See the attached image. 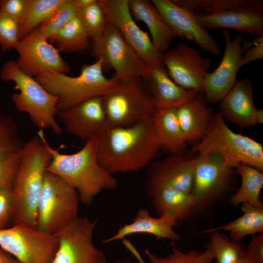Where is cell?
I'll use <instances>...</instances> for the list:
<instances>
[{
  "instance_id": "4316f807",
  "label": "cell",
  "mask_w": 263,
  "mask_h": 263,
  "mask_svg": "<svg viewBox=\"0 0 263 263\" xmlns=\"http://www.w3.org/2000/svg\"><path fill=\"white\" fill-rule=\"evenodd\" d=\"M152 119L161 149L170 154L181 153L188 142L177 118L176 108L157 109Z\"/></svg>"
},
{
  "instance_id": "4fadbf2b",
  "label": "cell",
  "mask_w": 263,
  "mask_h": 263,
  "mask_svg": "<svg viewBox=\"0 0 263 263\" xmlns=\"http://www.w3.org/2000/svg\"><path fill=\"white\" fill-rule=\"evenodd\" d=\"M161 62L178 86L204 94V82L211 61L203 57L198 50L186 43H179L163 53Z\"/></svg>"
},
{
  "instance_id": "30bf717a",
  "label": "cell",
  "mask_w": 263,
  "mask_h": 263,
  "mask_svg": "<svg viewBox=\"0 0 263 263\" xmlns=\"http://www.w3.org/2000/svg\"><path fill=\"white\" fill-rule=\"evenodd\" d=\"M92 42V55L102 60L103 70H113L118 81L142 77L147 64L108 21L100 36Z\"/></svg>"
},
{
  "instance_id": "cb8c5ba5",
  "label": "cell",
  "mask_w": 263,
  "mask_h": 263,
  "mask_svg": "<svg viewBox=\"0 0 263 263\" xmlns=\"http://www.w3.org/2000/svg\"><path fill=\"white\" fill-rule=\"evenodd\" d=\"M146 190L158 216L169 214L178 222L186 220L196 212V202L191 192L169 187Z\"/></svg>"
},
{
  "instance_id": "b9f144b4",
  "label": "cell",
  "mask_w": 263,
  "mask_h": 263,
  "mask_svg": "<svg viewBox=\"0 0 263 263\" xmlns=\"http://www.w3.org/2000/svg\"><path fill=\"white\" fill-rule=\"evenodd\" d=\"M242 255L250 263H263V233L253 236Z\"/></svg>"
},
{
  "instance_id": "f546056e",
  "label": "cell",
  "mask_w": 263,
  "mask_h": 263,
  "mask_svg": "<svg viewBox=\"0 0 263 263\" xmlns=\"http://www.w3.org/2000/svg\"><path fill=\"white\" fill-rule=\"evenodd\" d=\"M48 40L56 45L60 52H80L86 50L91 40L83 28L77 16L57 33Z\"/></svg>"
},
{
  "instance_id": "3957f363",
  "label": "cell",
  "mask_w": 263,
  "mask_h": 263,
  "mask_svg": "<svg viewBox=\"0 0 263 263\" xmlns=\"http://www.w3.org/2000/svg\"><path fill=\"white\" fill-rule=\"evenodd\" d=\"M52 160L46 171L60 177L77 191L79 201L90 206L101 191L113 190L118 185L116 179L98 162L96 143L89 140L78 151L63 154L48 144Z\"/></svg>"
},
{
  "instance_id": "f1b7e54d",
  "label": "cell",
  "mask_w": 263,
  "mask_h": 263,
  "mask_svg": "<svg viewBox=\"0 0 263 263\" xmlns=\"http://www.w3.org/2000/svg\"><path fill=\"white\" fill-rule=\"evenodd\" d=\"M236 169L241 176V184L231 197L229 204L237 206L246 203L263 208L260 196L263 186V171L244 163H240Z\"/></svg>"
},
{
  "instance_id": "5bb4252c",
  "label": "cell",
  "mask_w": 263,
  "mask_h": 263,
  "mask_svg": "<svg viewBox=\"0 0 263 263\" xmlns=\"http://www.w3.org/2000/svg\"><path fill=\"white\" fill-rule=\"evenodd\" d=\"M233 168L215 154L197 156L191 194L196 212L206 208L226 189Z\"/></svg>"
},
{
  "instance_id": "1f68e13d",
  "label": "cell",
  "mask_w": 263,
  "mask_h": 263,
  "mask_svg": "<svg viewBox=\"0 0 263 263\" xmlns=\"http://www.w3.org/2000/svg\"><path fill=\"white\" fill-rule=\"evenodd\" d=\"M79 11L75 0H65L47 19L31 33L49 39L78 16Z\"/></svg>"
},
{
  "instance_id": "277c9868",
  "label": "cell",
  "mask_w": 263,
  "mask_h": 263,
  "mask_svg": "<svg viewBox=\"0 0 263 263\" xmlns=\"http://www.w3.org/2000/svg\"><path fill=\"white\" fill-rule=\"evenodd\" d=\"M207 30L231 29L263 36V2L260 0H182Z\"/></svg>"
},
{
  "instance_id": "8fae6325",
  "label": "cell",
  "mask_w": 263,
  "mask_h": 263,
  "mask_svg": "<svg viewBox=\"0 0 263 263\" xmlns=\"http://www.w3.org/2000/svg\"><path fill=\"white\" fill-rule=\"evenodd\" d=\"M0 246L21 263H52L58 241L55 234L19 223L0 229Z\"/></svg>"
},
{
  "instance_id": "d590c367",
  "label": "cell",
  "mask_w": 263,
  "mask_h": 263,
  "mask_svg": "<svg viewBox=\"0 0 263 263\" xmlns=\"http://www.w3.org/2000/svg\"><path fill=\"white\" fill-rule=\"evenodd\" d=\"M150 263H212L213 254L206 249L203 251L195 250L183 252L173 245L172 252L168 256H159L148 249L145 250Z\"/></svg>"
},
{
  "instance_id": "5b68a950",
  "label": "cell",
  "mask_w": 263,
  "mask_h": 263,
  "mask_svg": "<svg viewBox=\"0 0 263 263\" xmlns=\"http://www.w3.org/2000/svg\"><path fill=\"white\" fill-rule=\"evenodd\" d=\"M0 77L4 81H12L18 93L11 96L17 110L26 113L40 130L49 129L57 135L63 130L56 120L58 98L47 92L36 79L22 72L16 61L8 60L2 66Z\"/></svg>"
},
{
  "instance_id": "bcb514c9",
  "label": "cell",
  "mask_w": 263,
  "mask_h": 263,
  "mask_svg": "<svg viewBox=\"0 0 263 263\" xmlns=\"http://www.w3.org/2000/svg\"><path fill=\"white\" fill-rule=\"evenodd\" d=\"M263 123V110L262 109H258L256 116V124Z\"/></svg>"
},
{
  "instance_id": "ee69618b",
  "label": "cell",
  "mask_w": 263,
  "mask_h": 263,
  "mask_svg": "<svg viewBox=\"0 0 263 263\" xmlns=\"http://www.w3.org/2000/svg\"><path fill=\"white\" fill-rule=\"evenodd\" d=\"M96 0H75L79 9L85 8L94 3Z\"/></svg>"
},
{
  "instance_id": "d6a6232c",
  "label": "cell",
  "mask_w": 263,
  "mask_h": 263,
  "mask_svg": "<svg viewBox=\"0 0 263 263\" xmlns=\"http://www.w3.org/2000/svg\"><path fill=\"white\" fill-rule=\"evenodd\" d=\"M207 249L214 256L215 263H237L244 247L221 234L218 231L212 232Z\"/></svg>"
},
{
  "instance_id": "8992f818",
  "label": "cell",
  "mask_w": 263,
  "mask_h": 263,
  "mask_svg": "<svg viewBox=\"0 0 263 263\" xmlns=\"http://www.w3.org/2000/svg\"><path fill=\"white\" fill-rule=\"evenodd\" d=\"M190 154H215L233 168L244 163L263 171V146L260 142L234 132L225 124L220 113H213L202 138L192 148Z\"/></svg>"
},
{
  "instance_id": "44dd1931",
  "label": "cell",
  "mask_w": 263,
  "mask_h": 263,
  "mask_svg": "<svg viewBox=\"0 0 263 263\" xmlns=\"http://www.w3.org/2000/svg\"><path fill=\"white\" fill-rule=\"evenodd\" d=\"M142 78L153 97L157 109L177 108L199 94L176 84L161 62L147 64Z\"/></svg>"
},
{
  "instance_id": "9a60e30c",
  "label": "cell",
  "mask_w": 263,
  "mask_h": 263,
  "mask_svg": "<svg viewBox=\"0 0 263 263\" xmlns=\"http://www.w3.org/2000/svg\"><path fill=\"white\" fill-rule=\"evenodd\" d=\"M108 21L120 34L146 64L161 62L162 54L154 47L148 33L136 23L129 0H100Z\"/></svg>"
},
{
  "instance_id": "60d3db41",
  "label": "cell",
  "mask_w": 263,
  "mask_h": 263,
  "mask_svg": "<svg viewBox=\"0 0 263 263\" xmlns=\"http://www.w3.org/2000/svg\"><path fill=\"white\" fill-rule=\"evenodd\" d=\"M242 66L255 60L263 59V36H259L253 41L242 46Z\"/></svg>"
},
{
  "instance_id": "7402d4cb",
  "label": "cell",
  "mask_w": 263,
  "mask_h": 263,
  "mask_svg": "<svg viewBox=\"0 0 263 263\" xmlns=\"http://www.w3.org/2000/svg\"><path fill=\"white\" fill-rule=\"evenodd\" d=\"M253 97V86L251 81L247 78L237 80L220 102L219 112L224 119L242 127H251L256 124L258 110Z\"/></svg>"
},
{
  "instance_id": "7bdbcfd3",
  "label": "cell",
  "mask_w": 263,
  "mask_h": 263,
  "mask_svg": "<svg viewBox=\"0 0 263 263\" xmlns=\"http://www.w3.org/2000/svg\"><path fill=\"white\" fill-rule=\"evenodd\" d=\"M0 263H21L0 246Z\"/></svg>"
},
{
  "instance_id": "e575fe53",
  "label": "cell",
  "mask_w": 263,
  "mask_h": 263,
  "mask_svg": "<svg viewBox=\"0 0 263 263\" xmlns=\"http://www.w3.org/2000/svg\"><path fill=\"white\" fill-rule=\"evenodd\" d=\"M77 17L91 42L100 36L108 23L100 0H96L88 6L79 9Z\"/></svg>"
},
{
  "instance_id": "d4e9b609",
  "label": "cell",
  "mask_w": 263,
  "mask_h": 263,
  "mask_svg": "<svg viewBox=\"0 0 263 263\" xmlns=\"http://www.w3.org/2000/svg\"><path fill=\"white\" fill-rule=\"evenodd\" d=\"M207 103L204 94L199 93L176 108L177 118L188 142H198L205 134L213 114Z\"/></svg>"
},
{
  "instance_id": "52a82bcc",
  "label": "cell",
  "mask_w": 263,
  "mask_h": 263,
  "mask_svg": "<svg viewBox=\"0 0 263 263\" xmlns=\"http://www.w3.org/2000/svg\"><path fill=\"white\" fill-rule=\"evenodd\" d=\"M103 71L102 60L99 58L93 63L83 64L77 76L49 71L35 78L47 92L58 98V111L101 96L118 81L114 75L106 77Z\"/></svg>"
},
{
  "instance_id": "ba28073f",
  "label": "cell",
  "mask_w": 263,
  "mask_h": 263,
  "mask_svg": "<svg viewBox=\"0 0 263 263\" xmlns=\"http://www.w3.org/2000/svg\"><path fill=\"white\" fill-rule=\"evenodd\" d=\"M100 96L109 127L133 125L157 109L142 77L118 81Z\"/></svg>"
},
{
  "instance_id": "6da1fadb",
  "label": "cell",
  "mask_w": 263,
  "mask_h": 263,
  "mask_svg": "<svg viewBox=\"0 0 263 263\" xmlns=\"http://www.w3.org/2000/svg\"><path fill=\"white\" fill-rule=\"evenodd\" d=\"M96 143L98 162L112 174L145 168L161 149L152 116L129 126L108 127Z\"/></svg>"
},
{
  "instance_id": "ac0fdd59",
  "label": "cell",
  "mask_w": 263,
  "mask_h": 263,
  "mask_svg": "<svg viewBox=\"0 0 263 263\" xmlns=\"http://www.w3.org/2000/svg\"><path fill=\"white\" fill-rule=\"evenodd\" d=\"M225 47L222 60L213 71L208 73L204 82V94L207 103L220 102L233 87L242 67L243 37L237 34L231 38L229 31L222 30Z\"/></svg>"
},
{
  "instance_id": "d6986e66",
  "label": "cell",
  "mask_w": 263,
  "mask_h": 263,
  "mask_svg": "<svg viewBox=\"0 0 263 263\" xmlns=\"http://www.w3.org/2000/svg\"><path fill=\"white\" fill-rule=\"evenodd\" d=\"M174 36L193 41L206 52L219 55L214 38L197 20L194 14L172 0H151Z\"/></svg>"
},
{
  "instance_id": "74e56055",
  "label": "cell",
  "mask_w": 263,
  "mask_h": 263,
  "mask_svg": "<svg viewBox=\"0 0 263 263\" xmlns=\"http://www.w3.org/2000/svg\"><path fill=\"white\" fill-rule=\"evenodd\" d=\"M21 151L0 157V188L13 183L20 163Z\"/></svg>"
},
{
  "instance_id": "8d00e7d4",
  "label": "cell",
  "mask_w": 263,
  "mask_h": 263,
  "mask_svg": "<svg viewBox=\"0 0 263 263\" xmlns=\"http://www.w3.org/2000/svg\"><path fill=\"white\" fill-rule=\"evenodd\" d=\"M19 25L0 10V46L3 51L15 49L19 39Z\"/></svg>"
},
{
  "instance_id": "9c48e42d",
  "label": "cell",
  "mask_w": 263,
  "mask_h": 263,
  "mask_svg": "<svg viewBox=\"0 0 263 263\" xmlns=\"http://www.w3.org/2000/svg\"><path fill=\"white\" fill-rule=\"evenodd\" d=\"M79 202L74 188L46 171L38 205L36 228L56 234L78 217Z\"/></svg>"
},
{
  "instance_id": "2e32d148",
  "label": "cell",
  "mask_w": 263,
  "mask_h": 263,
  "mask_svg": "<svg viewBox=\"0 0 263 263\" xmlns=\"http://www.w3.org/2000/svg\"><path fill=\"white\" fill-rule=\"evenodd\" d=\"M15 49L18 54L17 65L30 76L35 78L49 71L63 74L70 72V65L60 51L40 36L30 33L19 40Z\"/></svg>"
},
{
  "instance_id": "836d02e7",
  "label": "cell",
  "mask_w": 263,
  "mask_h": 263,
  "mask_svg": "<svg viewBox=\"0 0 263 263\" xmlns=\"http://www.w3.org/2000/svg\"><path fill=\"white\" fill-rule=\"evenodd\" d=\"M25 143L16 121L0 112V157L21 151Z\"/></svg>"
},
{
  "instance_id": "ffe728a7",
  "label": "cell",
  "mask_w": 263,
  "mask_h": 263,
  "mask_svg": "<svg viewBox=\"0 0 263 263\" xmlns=\"http://www.w3.org/2000/svg\"><path fill=\"white\" fill-rule=\"evenodd\" d=\"M196 162L197 157L170 154L151 166L146 189L169 187L191 192Z\"/></svg>"
},
{
  "instance_id": "f35d334b",
  "label": "cell",
  "mask_w": 263,
  "mask_h": 263,
  "mask_svg": "<svg viewBox=\"0 0 263 263\" xmlns=\"http://www.w3.org/2000/svg\"><path fill=\"white\" fill-rule=\"evenodd\" d=\"M13 183L0 188V229L7 227L8 224L11 221Z\"/></svg>"
},
{
  "instance_id": "83f0119b",
  "label": "cell",
  "mask_w": 263,
  "mask_h": 263,
  "mask_svg": "<svg viewBox=\"0 0 263 263\" xmlns=\"http://www.w3.org/2000/svg\"><path fill=\"white\" fill-rule=\"evenodd\" d=\"M243 215L235 220L221 226L202 232L210 233L224 230L230 232V240L240 243L245 236L263 233V207H258L249 204H242Z\"/></svg>"
},
{
  "instance_id": "603a6c76",
  "label": "cell",
  "mask_w": 263,
  "mask_h": 263,
  "mask_svg": "<svg viewBox=\"0 0 263 263\" xmlns=\"http://www.w3.org/2000/svg\"><path fill=\"white\" fill-rule=\"evenodd\" d=\"M177 223L175 218L170 214L153 217L150 215L147 209L141 208L131 223L121 226L114 235L104 240L103 243L109 244L123 240L127 236L137 234L151 235L157 240L163 239L172 242L177 241L180 236L174 230Z\"/></svg>"
},
{
  "instance_id": "7a4b0ae2",
  "label": "cell",
  "mask_w": 263,
  "mask_h": 263,
  "mask_svg": "<svg viewBox=\"0 0 263 263\" xmlns=\"http://www.w3.org/2000/svg\"><path fill=\"white\" fill-rule=\"evenodd\" d=\"M43 130L25 142L13 183V224L36 227L37 208L46 169L52 160Z\"/></svg>"
},
{
  "instance_id": "f6af8a7d",
  "label": "cell",
  "mask_w": 263,
  "mask_h": 263,
  "mask_svg": "<svg viewBox=\"0 0 263 263\" xmlns=\"http://www.w3.org/2000/svg\"><path fill=\"white\" fill-rule=\"evenodd\" d=\"M134 250V252H135V250ZM135 253H136V257H137V259L139 260L138 262L132 261L129 259H123V260L115 261L113 263H145L143 261H142V260L141 259L139 254H137V252H135Z\"/></svg>"
},
{
  "instance_id": "7c38bea8",
  "label": "cell",
  "mask_w": 263,
  "mask_h": 263,
  "mask_svg": "<svg viewBox=\"0 0 263 263\" xmlns=\"http://www.w3.org/2000/svg\"><path fill=\"white\" fill-rule=\"evenodd\" d=\"M97 219L78 217L55 235L58 246L52 263H107L104 252L93 242Z\"/></svg>"
},
{
  "instance_id": "7dc6e473",
  "label": "cell",
  "mask_w": 263,
  "mask_h": 263,
  "mask_svg": "<svg viewBox=\"0 0 263 263\" xmlns=\"http://www.w3.org/2000/svg\"><path fill=\"white\" fill-rule=\"evenodd\" d=\"M237 263H250L243 255L240 258Z\"/></svg>"
},
{
  "instance_id": "ab89813d",
  "label": "cell",
  "mask_w": 263,
  "mask_h": 263,
  "mask_svg": "<svg viewBox=\"0 0 263 263\" xmlns=\"http://www.w3.org/2000/svg\"><path fill=\"white\" fill-rule=\"evenodd\" d=\"M27 0H0V10L19 25L24 16Z\"/></svg>"
},
{
  "instance_id": "e0dca14e",
  "label": "cell",
  "mask_w": 263,
  "mask_h": 263,
  "mask_svg": "<svg viewBox=\"0 0 263 263\" xmlns=\"http://www.w3.org/2000/svg\"><path fill=\"white\" fill-rule=\"evenodd\" d=\"M56 117L64 132L85 142L96 141L109 127L100 96L58 110Z\"/></svg>"
},
{
  "instance_id": "484cf974",
  "label": "cell",
  "mask_w": 263,
  "mask_h": 263,
  "mask_svg": "<svg viewBox=\"0 0 263 263\" xmlns=\"http://www.w3.org/2000/svg\"><path fill=\"white\" fill-rule=\"evenodd\" d=\"M129 5L134 20L148 27L156 50L163 54L169 49L175 37L151 0H129Z\"/></svg>"
},
{
  "instance_id": "4dcf8cb0",
  "label": "cell",
  "mask_w": 263,
  "mask_h": 263,
  "mask_svg": "<svg viewBox=\"0 0 263 263\" xmlns=\"http://www.w3.org/2000/svg\"><path fill=\"white\" fill-rule=\"evenodd\" d=\"M65 0H27L23 18L19 24V39L31 33L47 19Z\"/></svg>"
}]
</instances>
